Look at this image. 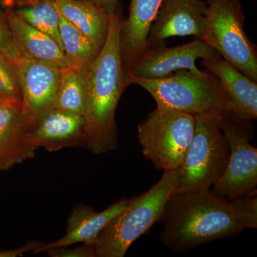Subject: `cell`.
Here are the masks:
<instances>
[{"label":"cell","instance_id":"6da1fadb","mask_svg":"<svg viewBox=\"0 0 257 257\" xmlns=\"http://www.w3.org/2000/svg\"><path fill=\"white\" fill-rule=\"evenodd\" d=\"M160 221L161 240L167 247L183 252L257 227L256 195L229 200L211 189L175 193Z\"/></svg>","mask_w":257,"mask_h":257},{"label":"cell","instance_id":"7a4b0ae2","mask_svg":"<svg viewBox=\"0 0 257 257\" xmlns=\"http://www.w3.org/2000/svg\"><path fill=\"white\" fill-rule=\"evenodd\" d=\"M121 21L117 11L111 15L105 45L84 72L87 88L84 146L96 155L118 147L115 113L128 86L120 52Z\"/></svg>","mask_w":257,"mask_h":257},{"label":"cell","instance_id":"3957f363","mask_svg":"<svg viewBox=\"0 0 257 257\" xmlns=\"http://www.w3.org/2000/svg\"><path fill=\"white\" fill-rule=\"evenodd\" d=\"M178 181V169L165 171L149 190L128 199L124 209L106 225L93 243L95 256L124 257L137 239L160 221Z\"/></svg>","mask_w":257,"mask_h":257},{"label":"cell","instance_id":"277c9868","mask_svg":"<svg viewBox=\"0 0 257 257\" xmlns=\"http://www.w3.org/2000/svg\"><path fill=\"white\" fill-rule=\"evenodd\" d=\"M128 85L136 84L150 93L158 107L192 115L230 113L229 101L219 79L209 71H178L157 79L125 73Z\"/></svg>","mask_w":257,"mask_h":257},{"label":"cell","instance_id":"5b68a950","mask_svg":"<svg viewBox=\"0 0 257 257\" xmlns=\"http://www.w3.org/2000/svg\"><path fill=\"white\" fill-rule=\"evenodd\" d=\"M222 115H196L194 136L178 168L175 193L211 189L222 175L229 157V145L221 128Z\"/></svg>","mask_w":257,"mask_h":257},{"label":"cell","instance_id":"8992f818","mask_svg":"<svg viewBox=\"0 0 257 257\" xmlns=\"http://www.w3.org/2000/svg\"><path fill=\"white\" fill-rule=\"evenodd\" d=\"M207 27L203 41L241 73L257 82L256 45L244 30L240 0H207Z\"/></svg>","mask_w":257,"mask_h":257},{"label":"cell","instance_id":"52a82bcc","mask_svg":"<svg viewBox=\"0 0 257 257\" xmlns=\"http://www.w3.org/2000/svg\"><path fill=\"white\" fill-rule=\"evenodd\" d=\"M195 124V115L157 106L138 126L144 156L157 170L179 168L192 143Z\"/></svg>","mask_w":257,"mask_h":257},{"label":"cell","instance_id":"ba28073f","mask_svg":"<svg viewBox=\"0 0 257 257\" xmlns=\"http://www.w3.org/2000/svg\"><path fill=\"white\" fill-rule=\"evenodd\" d=\"M251 121L228 113L221 118V128L227 140V165L211 191L229 200L254 195L257 186V150L250 143Z\"/></svg>","mask_w":257,"mask_h":257},{"label":"cell","instance_id":"9c48e42d","mask_svg":"<svg viewBox=\"0 0 257 257\" xmlns=\"http://www.w3.org/2000/svg\"><path fill=\"white\" fill-rule=\"evenodd\" d=\"M22 94V114L29 131L55 109L62 69L55 64L22 55L15 61Z\"/></svg>","mask_w":257,"mask_h":257},{"label":"cell","instance_id":"30bf717a","mask_svg":"<svg viewBox=\"0 0 257 257\" xmlns=\"http://www.w3.org/2000/svg\"><path fill=\"white\" fill-rule=\"evenodd\" d=\"M219 55L201 39L173 47H148L125 73L139 78L157 79L169 77L178 71L201 72L196 66L198 59L207 60Z\"/></svg>","mask_w":257,"mask_h":257},{"label":"cell","instance_id":"8fae6325","mask_svg":"<svg viewBox=\"0 0 257 257\" xmlns=\"http://www.w3.org/2000/svg\"><path fill=\"white\" fill-rule=\"evenodd\" d=\"M207 2L202 0H162L149 33L148 47L163 45L173 37L202 39L207 27Z\"/></svg>","mask_w":257,"mask_h":257},{"label":"cell","instance_id":"7c38bea8","mask_svg":"<svg viewBox=\"0 0 257 257\" xmlns=\"http://www.w3.org/2000/svg\"><path fill=\"white\" fill-rule=\"evenodd\" d=\"M206 70L214 74L228 101L230 113L239 119L253 121L257 118V82L241 73L218 55L202 60Z\"/></svg>","mask_w":257,"mask_h":257},{"label":"cell","instance_id":"4fadbf2b","mask_svg":"<svg viewBox=\"0 0 257 257\" xmlns=\"http://www.w3.org/2000/svg\"><path fill=\"white\" fill-rule=\"evenodd\" d=\"M162 0H131L130 15L121 21L120 52L124 72L139 60L148 48L149 33Z\"/></svg>","mask_w":257,"mask_h":257},{"label":"cell","instance_id":"5bb4252c","mask_svg":"<svg viewBox=\"0 0 257 257\" xmlns=\"http://www.w3.org/2000/svg\"><path fill=\"white\" fill-rule=\"evenodd\" d=\"M37 149L24 122L21 106L0 104V172L33 158Z\"/></svg>","mask_w":257,"mask_h":257},{"label":"cell","instance_id":"9a60e30c","mask_svg":"<svg viewBox=\"0 0 257 257\" xmlns=\"http://www.w3.org/2000/svg\"><path fill=\"white\" fill-rule=\"evenodd\" d=\"M84 116L53 109L30 132L33 145L49 152L66 147L84 146Z\"/></svg>","mask_w":257,"mask_h":257},{"label":"cell","instance_id":"2e32d148","mask_svg":"<svg viewBox=\"0 0 257 257\" xmlns=\"http://www.w3.org/2000/svg\"><path fill=\"white\" fill-rule=\"evenodd\" d=\"M127 202L128 199L124 198L99 213L84 205L74 208L69 216L65 236L54 242L43 243L35 253L52 248L69 246L75 243L93 245L101 230L124 209Z\"/></svg>","mask_w":257,"mask_h":257},{"label":"cell","instance_id":"e0dca14e","mask_svg":"<svg viewBox=\"0 0 257 257\" xmlns=\"http://www.w3.org/2000/svg\"><path fill=\"white\" fill-rule=\"evenodd\" d=\"M15 46L22 55L55 64L59 68L69 67L64 51L52 37L34 28L15 13L6 15Z\"/></svg>","mask_w":257,"mask_h":257},{"label":"cell","instance_id":"ac0fdd59","mask_svg":"<svg viewBox=\"0 0 257 257\" xmlns=\"http://www.w3.org/2000/svg\"><path fill=\"white\" fill-rule=\"evenodd\" d=\"M55 3L60 14L82 32L100 52L107 39L111 15L95 1L57 0Z\"/></svg>","mask_w":257,"mask_h":257},{"label":"cell","instance_id":"d6986e66","mask_svg":"<svg viewBox=\"0 0 257 257\" xmlns=\"http://www.w3.org/2000/svg\"><path fill=\"white\" fill-rule=\"evenodd\" d=\"M60 31L69 67L81 72H85L100 52L82 32L62 15Z\"/></svg>","mask_w":257,"mask_h":257},{"label":"cell","instance_id":"ffe728a7","mask_svg":"<svg viewBox=\"0 0 257 257\" xmlns=\"http://www.w3.org/2000/svg\"><path fill=\"white\" fill-rule=\"evenodd\" d=\"M87 88L84 72L67 67L62 69L55 108L84 116Z\"/></svg>","mask_w":257,"mask_h":257},{"label":"cell","instance_id":"44dd1931","mask_svg":"<svg viewBox=\"0 0 257 257\" xmlns=\"http://www.w3.org/2000/svg\"><path fill=\"white\" fill-rule=\"evenodd\" d=\"M34 28L52 37L63 50L60 31V13L52 0H40L15 12Z\"/></svg>","mask_w":257,"mask_h":257},{"label":"cell","instance_id":"7402d4cb","mask_svg":"<svg viewBox=\"0 0 257 257\" xmlns=\"http://www.w3.org/2000/svg\"><path fill=\"white\" fill-rule=\"evenodd\" d=\"M0 100L22 107V94L15 61L0 52Z\"/></svg>","mask_w":257,"mask_h":257},{"label":"cell","instance_id":"603a6c76","mask_svg":"<svg viewBox=\"0 0 257 257\" xmlns=\"http://www.w3.org/2000/svg\"><path fill=\"white\" fill-rule=\"evenodd\" d=\"M0 52L16 61L22 55L16 46L7 23L6 17L0 15Z\"/></svg>","mask_w":257,"mask_h":257},{"label":"cell","instance_id":"cb8c5ba5","mask_svg":"<svg viewBox=\"0 0 257 257\" xmlns=\"http://www.w3.org/2000/svg\"><path fill=\"white\" fill-rule=\"evenodd\" d=\"M49 256L52 257H95L92 245L84 244L74 248L67 246L50 248L45 251Z\"/></svg>","mask_w":257,"mask_h":257},{"label":"cell","instance_id":"d4e9b609","mask_svg":"<svg viewBox=\"0 0 257 257\" xmlns=\"http://www.w3.org/2000/svg\"><path fill=\"white\" fill-rule=\"evenodd\" d=\"M44 243L39 241H32L27 243L22 247L15 248V249L0 250V257H17L23 256L24 253L32 251L34 253L36 252L37 249L43 245Z\"/></svg>","mask_w":257,"mask_h":257},{"label":"cell","instance_id":"484cf974","mask_svg":"<svg viewBox=\"0 0 257 257\" xmlns=\"http://www.w3.org/2000/svg\"><path fill=\"white\" fill-rule=\"evenodd\" d=\"M118 1L119 0H95L96 3L109 15L114 14L117 11Z\"/></svg>","mask_w":257,"mask_h":257},{"label":"cell","instance_id":"4316f807","mask_svg":"<svg viewBox=\"0 0 257 257\" xmlns=\"http://www.w3.org/2000/svg\"><path fill=\"white\" fill-rule=\"evenodd\" d=\"M52 1H57V0H52ZM87 1H95V0H87Z\"/></svg>","mask_w":257,"mask_h":257},{"label":"cell","instance_id":"83f0119b","mask_svg":"<svg viewBox=\"0 0 257 257\" xmlns=\"http://www.w3.org/2000/svg\"><path fill=\"white\" fill-rule=\"evenodd\" d=\"M2 103H3V101H2L1 100H0V104H2Z\"/></svg>","mask_w":257,"mask_h":257},{"label":"cell","instance_id":"f1b7e54d","mask_svg":"<svg viewBox=\"0 0 257 257\" xmlns=\"http://www.w3.org/2000/svg\"><path fill=\"white\" fill-rule=\"evenodd\" d=\"M0 3H1V0H0Z\"/></svg>","mask_w":257,"mask_h":257}]
</instances>
